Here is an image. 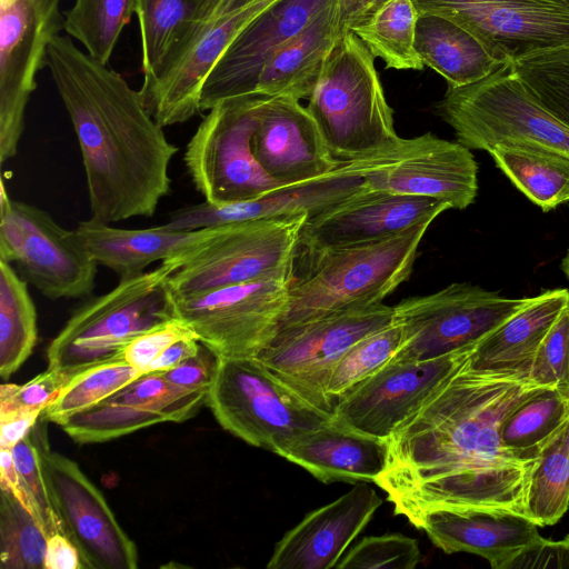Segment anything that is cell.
I'll return each instance as SVG.
<instances>
[{
    "label": "cell",
    "instance_id": "47",
    "mask_svg": "<svg viewBox=\"0 0 569 569\" xmlns=\"http://www.w3.org/2000/svg\"><path fill=\"white\" fill-rule=\"evenodd\" d=\"M190 337L198 338L184 320L174 317L134 338L124 348L122 360L143 375L148 372L150 363L169 346Z\"/></svg>",
    "mask_w": 569,
    "mask_h": 569
},
{
    "label": "cell",
    "instance_id": "34",
    "mask_svg": "<svg viewBox=\"0 0 569 569\" xmlns=\"http://www.w3.org/2000/svg\"><path fill=\"white\" fill-rule=\"evenodd\" d=\"M489 154L510 182L542 211L569 201V158L515 146H497Z\"/></svg>",
    "mask_w": 569,
    "mask_h": 569
},
{
    "label": "cell",
    "instance_id": "37",
    "mask_svg": "<svg viewBox=\"0 0 569 569\" xmlns=\"http://www.w3.org/2000/svg\"><path fill=\"white\" fill-rule=\"evenodd\" d=\"M136 9L137 0H74L63 13V30L79 41L88 54L108 64Z\"/></svg>",
    "mask_w": 569,
    "mask_h": 569
},
{
    "label": "cell",
    "instance_id": "11",
    "mask_svg": "<svg viewBox=\"0 0 569 569\" xmlns=\"http://www.w3.org/2000/svg\"><path fill=\"white\" fill-rule=\"evenodd\" d=\"M532 298H510L480 286L455 282L429 295L403 299L392 307L401 341L390 361H426L473 347Z\"/></svg>",
    "mask_w": 569,
    "mask_h": 569
},
{
    "label": "cell",
    "instance_id": "39",
    "mask_svg": "<svg viewBox=\"0 0 569 569\" xmlns=\"http://www.w3.org/2000/svg\"><path fill=\"white\" fill-rule=\"evenodd\" d=\"M201 0H137L141 66L152 76L176 43Z\"/></svg>",
    "mask_w": 569,
    "mask_h": 569
},
{
    "label": "cell",
    "instance_id": "26",
    "mask_svg": "<svg viewBox=\"0 0 569 569\" xmlns=\"http://www.w3.org/2000/svg\"><path fill=\"white\" fill-rule=\"evenodd\" d=\"M362 182L358 174L339 164L322 178L276 189L252 200L222 206L203 201L178 208L164 224L173 230H197L298 213L311 216L357 192Z\"/></svg>",
    "mask_w": 569,
    "mask_h": 569
},
{
    "label": "cell",
    "instance_id": "32",
    "mask_svg": "<svg viewBox=\"0 0 569 569\" xmlns=\"http://www.w3.org/2000/svg\"><path fill=\"white\" fill-rule=\"evenodd\" d=\"M420 13L413 0H381L350 29L380 58L385 67L396 70H422L416 50V28Z\"/></svg>",
    "mask_w": 569,
    "mask_h": 569
},
{
    "label": "cell",
    "instance_id": "29",
    "mask_svg": "<svg viewBox=\"0 0 569 569\" xmlns=\"http://www.w3.org/2000/svg\"><path fill=\"white\" fill-rule=\"evenodd\" d=\"M346 29L341 0H332L302 31L271 54L261 70L254 94L309 98Z\"/></svg>",
    "mask_w": 569,
    "mask_h": 569
},
{
    "label": "cell",
    "instance_id": "35",
    "mask_svg": "<svg viewBox=\"0 0 569 569\" xmlns=\"http://www.w3.org/2000/svg\"><path fill=\"white\" fill-rule=\"evenodd\" d=\"M27 281L0 261V376L9 379L37 343V310Z\"/></svg>",
    "mask_w": 569,
    "mask_h": 569
},
{
    "label": "cell",
    "instance_id": "33",
    "mask_svg": "<svg viewBox=\"0 0 569 569\" xmlns=\"http://www.w3.org/2000/svg\"><path fill=\"white\" fill-rule=\"evenodd\" d=\"M568 419L569 392L542 388L506 417L500 429L502 448L519 461L533 465Z\"/></svg>",
    "mask_w": 569,
    "mask_h": 569
},
{
    "label": "cell",
    "instance_id": "12",
    "mask_svg": "<svg viewBox=\"0 0 569 569\" xmlns=\"http://www.w3.org/2000/svg\"><path fill=\"white\" fill-rule=\"evenodd\" d=\"M0 261L16 263L20 276L50 300L89 296L98 263L78 232L61 227L37 206L12 200L1 180Z\"/></svg>",
    "mask_w": 569,
    "mask_h": 569
},
{
    "label": "cell",
    "instance_id": "24",
    "mask_svg": "<svg viewBox=\"0 0 569 569\" xmlns=\"http://www.w3.org/2000/svg\"><path fill=\"white\" fill-rule=\"evenodd\" d=\"M382 503L366 481L308 513L278 541L269 569H330Z\"/></svg>",
    "mask_w": 569,
    "mask_h": 569
},
{
    "label": "cell",
    "instance_id": "9",
    "mask_svg": "<svg viewBox=\"0 0 569 569\" xmlns=\"http://www.w3.org/2000/svg\"><path fill=\"white\" fill-rule=\"evenodd\" d=\"M206 406L224 430L278 456L297 437L332 420L254 357L219 358Z\"/></svg>",
    "mask_w": 569,
    "mask_h": 569
},
{
    "label": "cell",
    "instance_id": "52",
    "mask_svg": "<svg viewBox=\"0 0 569 569\" xmlns=\"http://www.w3.org/2000/svg\"><path fill=\"white\" fill-rule=\"evenodd\" d=\"M200 345L199 339L194 337L176 341L150 363L148 372L166 371L177 367L188 358L194 356L199 351Z\"/></svg>",
    "mask_w": 569,
    "mask_h": 569
},
{
    "label": "cell",
    "instance_id": "49",
    "mask_svg": "<svg viewBox=\"0 0 569 569\" xmlns=\"http://www.w3.org/2000/svg\"><path fill=\"white\" fill-rule=\"evenodd\" d=\"M507 569H569V535L561 540L540 537L523 549Z\"/></svg>",
    "mask_w": 569,
    "mask_h": 569
},
{
    "label": "cell",
    "instance_id": "7",
    "mask_svg": "<svg viewBox=\"0 0 569 569\" xmlns=\"http://www.w3.org/2000/svg\"><path fill=\"white\" fill-rule=\"evenodd\" d=\"M170 271L162 262L81 305L49 343L48 368L89 369L122 360L134 338L177 317L167 283Z\"/></svg>",
    "mask_w": 569,
    "mask_h": 569
},
{
    "label": "cell",
    "instance_id": "10",
    "mask_svg": "<svg viewBox=\"0 0 569 569\" xmlns=\"http://www.w3.org/2000/svg\"><path fill=\"white\" fill-rule=\"evenodd\" d=\"M264 99L248 96L219 102L187 143L184 166L206 202L248 201L283 188L261 168L252 150Z\"/></svg>",
    "mask_w": 569,
    "mask_h": 569
},
{
    "label": "cell",
    "instance_id": "54",
    "mask_svg": "<svg viewBox=\"0 0 569 569\" xmlns=\"http://www.w3.org/2000/svg\"><path fill=\"white\" fill-rule=\"evenodd\" d=\"M561 270L569 281V249L561 261Z\"/></svg>",
    "mask_w": 569,
    "mask_h": 569
},
{
    "label": "cell",
    "instance_id": "1",
    "mask_svg": "<svg viewBox=\"0 0 569 569\" xmlns=\"http://www.w3.org/2000/svg\"><path fill=\"white\" fill-rule=\"evenodd\" d=\"M541 389L528 379L476 372L463 363L387 440V467L375 483L395 513L417 529L438 509L523 513L533 465L502 448L500 429Z\"/></svg>",
    "mask_w": 569,
    "mask_h": 569
},
{
    "label": "cell",
    "instance_id": "21",
    "mask_svg": "<svg viewBox=\"0 0 569 569\" xmlns=\"http://www.w3.org/2000/svg\"><path fill=\"white\" fill-rule=\"evenodd\" d=\"M208 391H182L149 371L60 427L77 443L110 441L162 422H182L207 403Z\"/></svg>",
    "mask_w": 569,
    "mask_h": 569
},
{
    "label": "cell",
    "instance_id": "23",
    "mask_svg": "<svg viewBox=\"0 0 569 569\" xmlns=\"http://www.w3.org/2000/svg\"><path fill=\"white\" fill-rule=\"evenodd\" d=\"M252 150L261 168L283 187L322 178L339 166L307 107L289 97H266Z\"/></svg>",
    "mask_w": 569,
    "mask_h": 569
},
{
    "label": "cell",
    "instance_id": "13",
    "mask_svg": "<svg viewBox=\"0 0 569 569\" xmlns=\"http://www.w3.org/2000/svg\"><path fill=\"white\" fill-rule=\"evenodd\" d=\"M292 274L173 297L176 316L219 358L256 357L287 312Z\"/></svg>",
    "mask_w": 569,
    "mask_h": 569
},
{
    "label": "cell",
    "instance_id": "18",
    "mask_svg": "<svg viewBox=\"0 0 569 569\" xmlns=\"http://www.w3.org/2000/svg\"><path fill=\"white\" fill-rule=\"evenodd\" d=\"M420 14L448 19L509 60L569 43V0H413Z\"/></svg>",
    "mask_w": 569,
    "mask_h": 569
},
{
    "label": "cell",
    "instance_id": "20",
    "mask_svg": "<svg viewBox=\"0 0 569 569\" xmlns=\"http://www.w3.org/2000/svg\"><path fill=\"white\" fill-rule=\"evenodd\" d=\"M448 209V203L432 198L362 187L309 216L299 233L298 250L321 251L383 240L415 226L431 223Z\"/></svg>",
    "mask_w": 569,
    "mask_h": 569
},
{
    "label": "cell",
    "instance_id": "45",
    "mask_svg": "<svg viewBox=\"0 0 569 569\" xmlns=\"http://www.w3.org/2000/svg\"><path fill=\"white\" fill-rule=\"evenodd\" d=\"M86 370L88 369L48 368L23 385L3 382L0 388V413L42 412Z\"/></svg>",
    "mask_w": 569,
    "mask_h": 569
},
{
    "label": "cell",
    "instance_id": "41",
    "mask_svg": "<svg viewBox=\"0 0 569 569\" xmlns=\"http://www.w3.org/2000/svg\"><path fill=\"white\" fill-rule=\"evenodd\" d=\"M511 64L536 98L569 127V43L521 54Z\"/></svg>",
    "mask_w": 569,
    "mask_h": 569
},
{
    "label": "cell",
    "instance_id": "5",
    "mask_svg": "<svg viewBox=\"0 0 569 569\" xmlns=\"http://www.w3.org/2000/svg\"><path fill=\"white\" fill-rule=\"evenodd\" d=\"M511 61L475 83L448 88L437 114L470 150L515 146L569 158V127L536 98Z\"/></svg>",
    "mask_w": 569,
    "mask_h": 569
},
{
    "label": "cell",
    "instance_id": "6",
    "mask_svg": "<svg viewBox=\"0 0 569 569\" xmlns=\"http://www.w3.org/2000/svg\"><path fill=\"white\" fill-rule=\"evenodd\" d=\"M310 214L214 226L209 234L162 261L173 297L292 274L299 233Z\"/></svg>",
    "mask_w": 569,
    "mask_h": 569
},
{
    "label": "cell",
    "instance_id": "42",
    "mask_svg": "<svg viewBox=\"0 0 569 569\" xmlns=\"http://www.w3.org/2000/svg\"><path fill=\"white\" fill-rule=\"evenodd\" d=\"M400 341L401 329L393 320L357 341L338 361L328 379L326 393L335 406L339 398L388 363Z\"/></svg>",
    "mask_w": 569,
    "mask_h": 569
},
{
    "label": "cell",
    "instance_id": "43",
    "mask_svg": "<svg viewBox=\"0 0 569 569\" xmlns=\"http://www.w3.org/2000/svg\"><path fill=\"white\" fill-rule=\"evenodd\" d=\"M141 375L124 360L92 367L78 376L42 415L49 422L61 426L74 413L94 406Z\"/></svg>",
    "mask_w": 569,
    "mask_h": 569
},
{
    "label": "cell",
    "instance_id": "48",
    "mask_svg": "<svg viewBox=\"0 0 569 569\" xmlns=\"http://www.w3.org/2000/svg\"><path fill=\"white\" fill-rule=\"evenodd\" d=\"M219 366V357L206 345L199 351L178 365L162 371L167 381L182 391H209Z\"/></svg>",
    "mask_w": 569,
    "mask_h": 569
},
{
    "label": "cell",
    "instance_id": "3",
    "mask_svg": "<svg viewBox=\"0 0 569 569\" xmlns=\"http://www.w3.org/2000/svg\"><path fill=\"white\" fill-rule=\"evenodd\" d=\"M430 224L415 226L367 244L297 250L288 308L280 329L381 303L409 279Z\"/></svg>",
    "mask_w": 569,
    "mask_h": 569
},
{
    "label": "cell",
    "instance_id": "46",
    "mask_svg": "<svg viewBox=\"0 0 569 569\" xmlns=\"http://www.w3.org/2000/svg\"><path fill=\"white\" fill-rule=\"evenodd\" d=\"M528 380L540 388H557L569 392V306L543 338Z\"/></svg>",
    "mask_w": 569,
    "mask_h": 569
},
{
    "label": "cell",
    "instance_id": "40",
    "mask_svg": "<svg viewBox=\"0 0 569 569\" xmlns=\"http://www.w3.org/2000/svg\"><path fill=\"white\" fill-rule=\"evenodd\" d=\"M44 416H39L30 432L12 449V457L21 486L33 513L47 536L62 532L53 496L48 482L44 453L49 446Z\"/></svg>",
    "mask_w": 569,
    "mask_h": 569
},
{
    "label": "cell",
    "instance_id": "15",
    "mask_svg": "<svg viewBox=\"0 0 569 569\" xmlns=\"http://www.w3.org/2000/svg\"><path fill=\"white\" fill-rule=\"evenodd\" d=\"M358 174L363 187L432 198L463 210L478 193V164L471 150L426 132L399 138L370 157L339 163Z\"/></svg>",
    "mask_w": 569,
    "mask_h": 569
},
{
    "label": "cell",
    "instance_id": "2",
    "mask_svg": "<svg viewBox=\"0 0 569 569\" xmlns=\"http://www.w3.org/2000/svg\"><path fill=\"white\" fill-rule=\"evenodd\" d=\"M46 67L77 136L91 218L113 223L153 216L170 192L169 167L178 148L140 91L69 36L52 40Z\"/></svg>",
    "mask_w": 569,
    "mask_h": 569
},
{
    "label": "cell",
    "instance_id": "8",
    "mask_svg": "<svg viewBox=\"0 0 569 569\" xmlns=\"http://www.w3.org/2000/svg\"><path fill=\"white\" fill-rule=\"evenodd\" d=\"M281 0H201L159 69L143 78V102L161 127L200 113L202 84L229 46Z\"/></svg>",
    "mask_w": 569,
    "mask_h": 569
},
{
    "label": "cell",
    "instance_id": "36",
    "mask_svg": "<svg viewBox=\"0 0 569 569\" xmlns=\"http://www.w3.org/2000/svg\"><path fill=\"white\" fill-rule=\"evenodd\" d=\"M569 508V419L536 459L523 513L538 527L557 523Z\"/></svg>",
    "mask_w": 569,
    "mask_h": 569
},
{
    "label": "cell",
    "instance_id": "16",
    "mask_svg": "<svg viewBox=\"0 0 569 569\" xmlns=\"http://www.w3.org/2000/svg\"><path fill=\"white\" fill-rule=\"evenodd\" d=\"M61 0H0V163L17 154L37 76L63 30Z\"/></svg>",
    "mask_w": 569,
    "mask_h": 569
},
{
    "label": "cell",
    "instance_id": "51",
    "mask_svg": "<svg viewBox=\"0 0 569 569\" xmlns=\"http://www.w3.org/2000/svg\"><path fill=\"white\" fill-rule=\"evenodd\" d=\"M41 412L0 413V449H12L33 428Z\"/></svg>",
    "mask_w": 569,
    "mask_h": 569
},
{
    "label": "cell",
    "instance_id": "50",
    "mask_svg": "<svg viewBox=\"0 0 569 569\" xmlns=\"http://www.w3.org/2000/svg\"><path fill=\"white\" fill-rule=\"evenodd\" d=\"M43 569H84L77 547L62 532L48 537Z\"/></svg>",
    "mask_w": 569,
    "mask_h": 569
},
{
    "label": "cell",
    "instance_id": "22",
    "mask_svg": "<svg viewBox=\"0 0 569 569\" xmlns=\"http://www.w3.org/2000/svg\"><path fill=\"white\" fill-rule=\"evenodd\" d=\"M332 0H281L254 20L224 51L207 76L200 110L221 101L256 96L262 68L272 53L302 31Z\"/></svg>",
    "mask_w": 569,
    "mask_h": 569
},
{
    "label": "cell",
    "instance_id": "53",
    "mask_svg": "<svg viewBox=\"0 0 569 569\" xmlns=\"http://www.w3.org/2000/svg\"><path fill=\"white\" fill-rule=\"evenodd\" d=\"M381 0H341L346 28L365 18Z\"/></svg>",
    "mask_w": 569,
    "mask_h": 569
},
{
    "label": "cell",
    "instance_id": "31",
    "mask_svg": "<svg viewBox=\"0 0 569 569\" xmlns=\"http://www.w3.org/2000/svg\"><path fill=\"white\" fill-rule=\"evenodd\" d=\"M416 50L448 88L475 83L511 61L455 22L428 13L418 19Z\"/></svg>",
    "mask_w": 569,
    "mask_h": 569
},
{
    "label": "cell",
    "instance_id": "38",
    "mask_svg": "<svg viewBox=\"0 0 569 569\" xmlns=\"http://www.w3.org/2000/svg\"><path fill=\"white\" fill-rule=\"evenodd\" d=\"M0 489L1 569H43L47 533L11 490Z\"/></svg>",
    "mask_w": 569,
    "mask_h": 569
},
{
    "label": "cell",
    "instance_id": "27",
    "mask_svg": "<svg viewBox=\"0 0 569 569\" xmlns=\"http://www.w3.org/2000/svg\"><path fill=\"white\" fill-rule=\"evenodd\" d=\"M569 306V290L549 289L535 296L517 313L482 340L468 357L467 369L528 379L535 356L560 313Z\"/></svg>",
    "mask_w": 569,
    "mask_h": 569
},
{
    "label": "cell",
    "instance_id": "14",
    "mask_svg": "<svg viewBox=\"0 0 569 569\" xmlns=\"http://www.w3.org/2000/svg\"><path fill=\"white\" fill-rule=\"evenodd\" d=\"M385 303L332 313L282 328L254 358L318 409L332 416L328 379L342 356L367 335L389 325Z\"/></svg>",
    "mask_w": 569,
    "mask_h": 569
},
{
    "label": "cell",
    "instance_id": "19",
    "mask_svg": "<svg viewBox=\"0 0 569 569\" xmlns=\"http://www.w3.org/2000/svg\"><path fill=\"white\" fill-rule=\"evenodd\" d=\"M44 467L62 533L77 547L84 569H136V543L80 467L50 448Z\"/></svg>",
    "mask_w": 569,
    "mask_h": 569
},
{
    "label": "cell",
    "instance_id": "44",
    "mask_svg": "<svg viewBox=\"0 0 569 569\" xmlns=\"http://www.w3.org/2000/svg\"><path fill=\"white\" fill-rule=\"evenodd\" d=\"M416 539L401 533L365 537L336 565L338 569H413L421 561Z\"/></svg>",
    "mask_w": 569,
    "mask_h": 569
},
{
    "label": "cell",
    "instance_id": "25",
    "mask_svg": "<svg viewBox=\"0 0 569 569\" xmlns=\"http://www.w3.org/2000/svg\"><path fill=\"white\" fill-rule=\"evenodd\" d=\"M419 529L446 553L477 555L493 569H507L541 537L525 513L502 508L433 510L422 517Z\"/></svg>",
    "mask_w": 569,
    "mask_h": 569
},
{
    "label": "cell",
    "instance_id": "17",
    "mask_svg": "<svg viewBox=\"0 0 569 569\" xmlns=\"http://www.w3.org/2000/svg\"><path fill=\"white\" fill-rule=\"evenodd\" d=\"M475 347L426 361H389L339 398L332 420L388 440L466 362Z\"/></svg>",
    "mask_w": 569,
    "mask_h": 569
},
{
    "label": "cell",
    "instance_id": "30",
    "mask_svg": "<svg viewBox=\"0 0 569 569\" xmlns=\"http://www.w3.org/2000/svg\"><path fill=\"white\" fill-rule=\"evenodd\" d=\"M211 228L173 230L162 224L123 229L90 218L80 221L76 231L93 260L124 280L143 273L151 263L164 261L207 237Z\"/></svg>",
    "mask_w": 569,
    "mask_h": 569
},
{
    "label": "cell",
    "instance_id": "28",
    "mask_svg": "<svg viewBox=\"0 0 569 569\" xmlns=\"http://www.w3.org/2000/svg\"><path fill=\"white\" fill-rule=\"evenodd\" d=\"M279 456L325 483L375 482L386 470L388 443L331 420L297 437Z\"/></svg>",
    "mask_w": 569,
    "mask_h": 569
},
{
    "label": "cell",
    "instance_id": "4",
    "mask_svg": "<svg viewBox=\"0 0 569 569\" xmlns=\"http://www.w3.org/2000/svg\"><path fill=\"white\" fill-rule=\"evenodd\" d=\"M375 59L347 28L308 98L307 109L338 163L370 157L400 138Z\"/></svg>",
    "mask_w": 569,
    "mask_h": 569
}]
</instances>
